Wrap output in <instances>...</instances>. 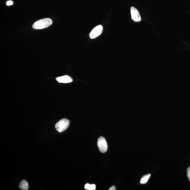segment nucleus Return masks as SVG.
Instances as JSON below:
<instances>
[{
	"label": "nucleus",
	"instance_id": "3",
	"mask_svg": "<svg viewBox=\"0 0 190 190\" xmlns=\"http://www.w3.org/2000/svg\"><path fill=\"white\" fill-rule=\"evenodd\" d=\"M98 146L101 152L105 153L107 151L108 145L105 138L103 137H100L98 138Z\"/></svg>",
	"mask_w": 190,
	"mask_h": 190
},
{
	"label": "nucleus",
	"instance_id": "8",
	"mask_svg": "<svg viewBox=\"0 0 190 190\" xmlns=\"http://www.w3.org/2000/svg\"><path fill=\"white\" fill-rule=\"evenodd\" d=\"M151 175V174H147L144 175L141 178L140 180V183L141 184H144L147 183L149 179H150Z\"/></svg>",
	"mask_w": 190,
	"mask_h": 190
},
{
	"label": "nucleus",
	"instance_id": "9",
	"mask_svg": "<svg viewBox=\"0 0 190 190\" xmlns=\"http://www.w3.org/2000/svg\"><path fill=\"white\" fill-rule=\"evenodd\" d=\"M85 189L87 190H95L96 188L95 185V184L90 185L88 183H86L85 185Z\"/></svg>",
	"mask_w": 190,
	"mask_h": 190
},
{
	"label": "nucleus",
	"instance_id": "11",
	"mask_svg": "<svg viewBox=\"0 0 190 190\" xmlns=\"http://www.w3.org/2000/svg\"><path fill=\"white\" fill-rule=\"evenodd\" d=\"M13 4V1H9L7 3V5L8 6L12 5Z\"/></svg>",
	"mask_w": 190,
	"mask_h": 190
},
{
	"label": "nucleus",
	"instance_id": "12",
	"mask_svg": "<svg viewBox=\"0 0 190 190\" xmlns=\"http://www.w3.org/2000/svg\"><path fill=\"white\" fill-rule=\"evenodd\" d=\"M109 190H116V187H115L114 186V185H113V186H112L110 187L109 189Z\"/></svg>",
	"mask_w": 190,
	"mask_h": 190
},
{
	"label": "nucleus",
	"instance_id": "2",
	"mask_svg": "<svg viewBox=\"0 0 190 190\" xmlns=\"http://www.w3.org/2000/svg\"><path fill=\"white\" fill-rule=\"evenodd\" d=\"M70 124V121L67 119H62L56 124L55 128L57 131L62 132L64 131L68 128Z\"/></svg>",
	"mask_w": 190,
	"mask_h": 190
},
{
	"label": "nucleus",
	"instance_id": "1",
	"mask_svg": "<svg viewBox=\"0 0 190 190\" xmlns=\"http://www.w3.org/2000/svg\"><path fill=\"white\" fill-rule=\"evenodd\" d=\"M52 23V20L51 19L45 18L35 22L32 27L35 29H42L51 26Z\"/></svg>",
	"mask_w": 190,
	"mask_h": 190
},
{
	"label": "nucleus",
	"instance_id": "7",
	"mask_svg": "<svg viewBox=\"0 0 190 190\" xmlns=\"http://www.w3.org/2000/svg\"><path fill=\"white\" fill-rule=\"evenodd\" d=\"M19 187L22 190H27L28 189L29 184L26 180H23L20 182Z\"/></svg>",
	"mask_w": 190,
	"mask_h": 190
},
{
	"label": "nucleus",
	"instance_id": "6",
	"mask_svg": "<svg viewBox=\"0 0 190 190\" xmlns=\"http://www.w3.org/2000/svg\"><path fill=\"white\" fill-rule=\"evenodd\" d=\"M57 80L59 83H68L73 82V80L70 76H64L57 77Z\"/></svg>",
	"mask_w": 190,
	"mask_h": 190
},
{
	"label": "nucleus",
	"instance_id": "4",
	"mask_svg": "<svg viewBox=\"0 0 190 190\" xmlns=\"http://www.w3.org/2000/svg\"><path fill=\"white\" fill-rule=\"evenodd\" d=\"M103 27L101 25H99L96 26L93 29L89 34V37L91 39H94L98 37L102 33Z\"/></svg>",
	"mask_w": 190,
	"mask_h": 190
},
{
	"label": "nucleus",
	"instance_id": "10",
	"mask_svg": "<svg viewBox=\"0 0 190 190\" xmlns=\"http://www.w3.org/2000/svg\"><path fill=\"white\" fill-rule=\"evenodd\" d=\"M187 173L188 179L190 181V166L188 167L187 169Z\"/></svg>",
	"mask_w": 190,
	"mask_h": 190
},
{
	"label": "nucleus",
	"instance_id": "5",
	"mask_svg": "<svg viewBox=\"0 0 190 190\" xmlns=\"http://www.w3.org/2000/svg\"><path fill=\"white\" fill-rule=\"evenodd\" d=\"M131 14L132 20L135 22H138L141 21V17L139 11L134 7L131 8Z\"/></svg>",
	"mask_w": 190,
	"mask_h": 190
}]
</instances>
